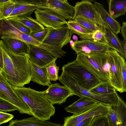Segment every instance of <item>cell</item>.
I'll use <instances>...</instances> for the list:
<instances>
[{
    "label": "cell",
    "mask_w": 126,
    "mask_h": 126,
    "mask_svg": "<svg viewBox=\"0 0 126 126\" xmlns=\"http://www.w3.org/2000/svg\"><path fill=\"white\" fill-rule=\"evenodd\" d=\"M0 48L4 60L3 68L0 73L14 87H22L29 84L31 76L28 56L13 53L4 45L1 40Z\"/></svg>",
    "instance_id": "6da1fadb"
},
{
    "label": "cell",
    "mask_w": 126,
    "mask_h": 126,
    "mask_svg": "<svg viewBox=\"0 0 126 126\" xmlns=\"http://www.w3.org/2000/svg\"><path fill=\"white\" fill-rule=\"evenodd\" d=\"M94 117L90 118L78 122L74 126H89Z\"/></svg>",
    "instance_id": "f35d334b"
},
{
    "label": "cell",
    "mask_w": 126,
    "mask_h": 126,
    "mask_svg": "<svg viewBox=\"0 0 126 126\" xmlns=\"http://www.w3.org/2000/svg\"><path fill=\"white\" fill-rule=\"evenodd\" d=\"M43 92L45 96L53 105H60L65 102L68 97L74 95L67 86L56 83L52 84Z\"/></svg>",
    "instance_id": "7c38bea8"
},
{
    "label": "cell",
    "mask_w": 126,
    "mask_h": 126,
    "mask_svg": "<svg viewBox=\"0 0 126 126\" xmlns=\"http://www.w3.org/2000/svg\"><path fill=\"white\" fill-rule=\"evenodd\" d=\"M118 59L120 63L122 70L123 82L124 92H126V62L125 59L119 54Z\"/></svg>",
    "instance_id": "d590c367"
},
{
    "label": "cell",
    "mask_w": 126,
    "mask_h": 126,
    "mask_svg": "<svg viewBox=\"0 0 126 126\" xmlns=\"http://www.w3.org/2000/svg\"><path fill=\"white\" fill-rule=\"evenodd\" d=\"M18 14L19 10L18 9L15 4L14 8L7 18L17 16H18Z\"/></svg>",
    "instance_id": "ab89813d"
},
{
    "label": "cell",
    "mask_w": 126,
    "mask_h": 126,
    "mask_svg": "<svg viewBox=\"0 0 126 126\" xmlns=\"http://www.w3.org/2000/svg\"><path fill=\"white\" fill-rule=\"evenodd\" d=\"M37 0H15V5L19 10L17 16H31L34 11L39 8Z\"/></svg>",
    "instance_id": "cb8c5ba5"
},
{
    "label": "cell",
    "mask_w": 126,
    "mask_h": 126,
    "mask_svg": "<svg viewBox=\"0 0 126 126\" xmlns=\"http://www.w3.org/2000/svg\"><path fill=\"white\" fill-rule=\"evenodd\" d=\"M110 106L98 103L96 106L80 115L64 118L62 126H74L77 123L87 118L108 114Z\"/></svg>",
    "instance_id": "4fadbf2b"
},
{
    "label": "cell",
    "mask_w": 126,
    "mask_h": 126,
    "mask_svg": "<svg viewBox=\"0 0 126 126\" xmlns=\"http://www.w3.org/2000/svg\"><path fill=\"white\" fill-rule=\"evenodd\" d=\"M31 80L40 85L49 87L52 84L47 78L45 67H40L29 60Z\"/></svg>",
    "instance_id": "ffe728a7"
},
{
    "label": "cell",
    "mask_w": 126,
    "mask_h": 126,
    "mask_svg": "<svg viewBox=\"0 0 126 126\" xmlns=\"http://www.w3.org/2000/svg\"><path fill=\"white\" fill-rule=\"evenodd\" d=\"M62 70L72 77L79 86L89 90L102 81L76 59L64 65Z\"/></svg>",
    "instance_id": "5b68a950"
},
{
    "label": "cell",
    "mask_w": 126,
    "mask_h": 126,
    "mask_svg": "<svg viewBox=\"0 0 126 126\" xmlns=\"http://www.w3.org/2000/svg\"><path fill=\"white\" fill-rule=\"evenodd\" d=\"M15 0H8L4 3H0V19L4 20L7 18L14 8Z\"/></svg>",
    "instance_id": "f1b7e54d"
},
{
    "label": "cell",
    "mask_w": 126,
    "mask_h": 126,
    "mask_svg": "<svg viewBox=\"0 0 126 126\" xmlns=\"http://www.w3.org/2000/svg\"><path fill=\"white\" fill-rule=\"evenodd\" d=\"M66 25L70 32L79 36L81 40L92 38L94 33L86 29L76 21L70 20L67 21Z\"/></svg>",
    "instance_id": "4316f807"
},
{
    "label": "cell",
    "mask_w": 126,
    "mask_h": 126,
    "mask_svg": "<svg viewBox=\"0 0 126 126\" xmlns=\"http://www.w3.org/2000/svg\"><path fill=\"white\" fill-rule=\"evenodd\" d=\"M94 4L110 30L117 34L120 33L121 27L119 23L111 16L101 4L94 1Z\"/></svg>",
    "instance_id": "7402d4cb"
},
{
    "label": "cell",
    "mask_w": 126,
    "mask_h": 126,
    "mask_svg": "<svg viewBox=\"0 0 126 126\" xmlns=\"http://www.w3.org/2000/svg\"><path fill=\"white\" fill-rule=\"evenodd\" d=\"M39 8L49 11L63 19H72L74 15L75 7L67 0H37Z\"/></svg>",
    "instance_id": "ba28073f"
},
{
    "label": "cell",
    "mask_w": 126,
    "mask_h": 126,
    "mask_svg": "<svg viewBox=\"0 0 126 126\" xmlns=\"http://www.w3.org/2000/svg\"><path fill=\"white\" fill-rule=\"evenodd\" d=\"M29 60L41 67H45L57 58L47 50L39 47L30 45Z\"/></svg>",
    "instance_id": "2e32d148"
},
{
    "label": "cell",
    "mask_w": 126,
    "mask_h": 126,
    "mask_svg": "<svg viewBox=\"0 0 126 126\" xmlns=\"http://www.w3.org/2000/svg\"><path fill=\"white\" fill-rule=\"evenodd\" d=\"M60 124L41 120L32 116L22 119L11 120L8 126H61Z\"/></svg>",
    "instance_id": "44dd1931"
},
{
    "label": "cell",
    "mask_w": 126,
    "mask_h": 126,
    "mask_svg": "<svg viewBox=\"0 0 126 126\" xmlns=\"http://www.w3.org/2000/svg\"><path fill=\"white\" fill-rule=\"evenodd\" d=\"M55 60L45 66L48 79L50 81H55L58 79V73L59 67L57 65Z\"/></svg>",
    "instance_id": "4dcf8cb0"
},
{
    "label": "cell",
    "mask_w": 126,
    "mask_h": 126,
    "mask_svg": "<svg viewBox=\"0 0 126 126\" xmlns=\"http://www.w3.org/2000/svg\"><path fill=\"white\" fill-rule=\"evenodd\" d=\"M74 17L81 16L98 26L101 32L105 34L110 28L103 19L101 14L91 1L83 0L76 3Z\"/></svg>",
    "instance_id": "52a82bcc"
},
{
    "label": "cell",
    "mask_w": 126,
    "mask_h": 126,
    "mask_svg": "<svg viewBox=\"0 0 126 126\" xmlns=\"http://www.w3.org/2000/svg\"><path fill=\"white\" fill-rule=\"evenodd\" d=\"M92 38L96 42L108 46V43L105 34L100 30H98L94 33Z\"/></svg>",
    "instance_id": "e575fe53"
},
{
    "label": "cell",
    "mask_w": 126,
    "mask_h": 126,
    "mask_svg": "<svg viewBox=\"0 0 126 126\" xmlns=\"http://www.w3.org/2000/svg\"><path fill=\"white\" fill-rule=\"evenodd\" d=\"M6 19L14 20L20 22L28 28L31 33L41 32L45 28L31 16H16Z\"/></svg>",
    "instance_id": "603a6c76"
},
{
    "label": "cell",
    "mask_w": 126,
    "mask_h": 126,
    "mask_svg": "<svg viewBox=\"0 0 126 126\" xmlns=\"http://www.w3.org/2000/svg\"><path fill=\"white\" fill-rule=\"evenodd\" d=\"M50 29L45 28L41 32L31 33L30 35L33 38L41 43H42L49 34Z\"/></svg>",
    "instance_id": "d6a6232c"
},
{
    "label": "cell",
    "mask_w": 126,
    "mask_h": 126,
    "mask_svg": "<svg viewBox=\"0 0 126 126\" xmlns=\"http://www.w3.org/2000/svg\"><path fill=\"white\" fill-rule=\"evenodd\" d=\"M4 65V60L2 51L0 48V71L3 68Z\"/></svg>",
    "instance_id": "60d3db41"
},
{
    "label": "cell",
    "mask_w": 126,
    "mask_h": 126,
    "mask_svg": "<svg viewBox=\"0 0 126 126\" xmlns=\"http://www.w3.org/2000/svg\"><path fill=\"white\" fill-rule=\"evenodd\" d=\"M4 45L15 54L22 56L29 55L30 45L21 40L14 38L1 37Z\"/></svg>",
    "instance_id": "d6986e66"
},
{
    "label": "cell",
    "mask_w": 126,
    "mask_h": 126,
    "mask_svg": "<svg viewBox=\"0 0 126 126\" xmlns=\"http://www.w3.org/2000/svg\"><path fill=\"white\" fill-rule=\"evenodd\" d=\"M109 13L115 19L125 15L126 13V0H110L108 1Z\"/></svg>",
    "instance_id": "484cf974"
},
{
    "label": "cell",
    "mask_w": 126,
    "mask_h": 126,
    "mask_svg": "<svg viewBox=\"0 0 126 126\" xmlns=\"http://www.w3.org/2000/svg\"><path fill=\"white\" fill-rule=\"evenodd\" d=\"M72 20L91 32L94 33L99 30L101 31L98 26L81 16H79L74 17Z\"/></svg>",
    "instance_id": "f546056e"
},
{
    "label": "cell",
    "mask_w": 126,
    "mask_h": 126,
    "mask_svg": "<svg viewBox=\"0 0 126 126\" xmlns=\"http://www.w3.org/2000/svg\"><path fill=\"white\" fill-rule=\"evenodd\" d=\"M36 19L44 26L50 29L66 25V20L46 10L38 9L34 12Z\"/></svg>",
    "instance_id": "5bb4252c"
},
{
    "label": "cell",
    "mask_w": 126,
    "mask_h": 126,
    "mask_svg": "<svg viewBox=\"0 0 126 126\" xmlns=\"http://www.w3.org/2000/svg\"><path fill=\"white\" fill-rule=\"evenodd\" d=\"M69 43H70V45L71 47H73L74 46L75 44L74 42L72 40H71L69 41Z\"/></svg>",
    "instance_id": "7bdbcfd3"
},
{
    "label": "cell",
    "mask_w": 126,
    "mask_h": 126,
    "mask_svg": "<svg viewBox=\"0 0 126 126\" xmlns=\"http://www.w3.org/2000/svg\"><path fill=\"white\" fill-rule=\"evenodd\" d=\"M8 0H0V3H4Z\"/></svg>",
    "instance_id": "f6af8a7d"
},
{
    "label": "cell",
    "mask_w": 126,
    "mask_h": 126,
    "mask_svg": "<svg viewBox=\"0 0 126 126\" xmlns=\"http://www.w3.org/2000/svg\"><path fill=\"white\" fill-rule=\"evenodd\" d=\"M89 126H111L108 114L94 117Z\"/></svg>",
    "instance_id": "1f68e13d"
},
{
    "label": "cell",
    "mask_w": 126,
    "mask_h": 126,
    "mask_svg": "<svg viewBox=\"0 0 126 126\" xmlns=\"http://www.w3.org/2000/svg\"><path fill=\"white\" fill-rule=\"evenodd\" d=\"M72 34L67 25H64L50 29L49 34L42 43L50 45L55 56L57 58H62L66 53L62 48L69 43Z\"/></svg>",
    "instance_id": "8992f818"
},
{
    "label": "cell",
    "mask_w": 126,
    "mask_h": 126,
    "mask_svg": "<svg viewBox=\"0 0 126 126\" xmlns=\"http://www.w3.org/2000/svg\"><path fill=\"white\" fill-rule=\"evenodd\" d=\"M58 80L64 85L68 87L74 95L80 97L85 96L106 105L115 106L118 104V95L117 92L108 94H97L79 86L70 76L62 72Z\"/></svg>",
    "instance_id": "277c9868"
},
{
    "label": "cell",
    "mask_w": 126,
    "mask_h": 126,
    "mask_svg": "<svg viewBox=\"0 0 126 126\" xmlns=\"http://www.w3.org/2000/svg\"><path fill=\"white\" fill-rule=\"evenodd\" d=\"M1 37L15 39L28 44L40 47L42 43L35 40L30 35L23 33L13 27L7 20H0Z\"/></svg>",
    "instance_id": "8fae6325"
},
{
    "label": "cell",
    "mask_w": 126,
    "mask_h": 126,
    "mask_svg": "<svg viewBox=\"0 0 126 126\" xmlns=\"http://www.w3.org/2000/svg\"><path fill=\"white\" fill-rule=\"evenodd\" d=\"M98 103L88 97L83 96L77 101L65 108L67 112L76 116L81 114L96 106Z\"/></svg>",
    "instance_id": "ac0fdd59"
},
{
    "label": "cell",
    "mask_w": 126,
    "mask_h": 126,
    "mask_svg": "<svg viewBox=\"0 0 126 126\" xmlns=\"http://www.w3.org/2000/svg\"><path fill=\"white\" fill-rule=\"evenodd\" d=\"M5 20L8 21L13 27L21 32L29 35L31 33L30 30L28 28L20 22L11 19Z\"/></svg>",
    "instance_id": "8d00e7d4"
},
{
    "label": "cell",
    "mask_w": 126,
    "mask_h": 126,
    "mask_svg": "<svg viewBox=\"0 0 126 126\" xmlns=\"http://www.w3.org/2000/svg\"><path fill=\"white\" fill-rule=\"evenodd\" d=\"M0 98L14 105L20 113L32 115L31 110L28 105L17 94L13 86L0 73Z\"/></svg>",
    "instance_id": "9c48e42d"
},
{
    "label": "cell",
    "mask_w": 126,
    "mask_h": 126,
    "mask_svg": "<svg viewBox=\"0 0 126 126\" xmlns=\"http://www.w3.org/2000/svg\"><path fill=\"white\" fill-rule=\"evenodd\" d=\"M108 52L80 53L76 59L101 81H110V65Z\"/></svg>",
    "instance_id": "3957f363"
},
{
    "label": "cell",
    "mask_w": 126,
    "mask_h": 126,
    "mask_svg": "<svg viewBox=\"0 0 126 126\" xmlns=\"http://www.w3.org/2000/svg\"><path fill=\"white\" fill-rule=\"evenodd\" d=\"M74 42L75 45L71 48L77 54L80 53L89 54L94 52H107L110 49L107 46L96 42L92 38Z\"/></svg>",
    "instance_id": "e0dca14e"
},
{
    "label": "cell",
    "mask_w": 126,
    "mask_h": 126,
    "mask_svg": "<svg viewBox=\"0 0 126 126\" xmlns=\"http://www.w3.org/2000/svg\"><path fill=\"white\" fill-rule=\"evenodd\" d=\"M105 36L108 43V47L116 51L126 58L123 42L119 39L117 34L110 30H107Z\"/></svg>",
    "instance_id": "d4e9b609"
},
{
    "label": "cell",
    "mask_w": 126,
    "mask_h": 126,
    "mask_svg": "<svg viewBox=\"0 0 126 126\" xmlns=\"http://www.w3.org/2000/svg\"><path fill=\"white\" fill-rule=\"evenodd\" d=\"M90 91L97 94H108L113 93L116 91L109 81H102Z\"/></svg>",
    "instance_id": "83f0119b"
},
{
    "label": "cell",
    "mask_w": 126,
    "mask_h": 126,
    "mask_svg": "<svg viewBox=\"0 0 126 126\" xmlns=\"http://www.w3.org/2000/svg\"><path fill=\"white\" fill-rule=\"evenodd\" d=\"M118 105L110 106L108 113L111 126H126V103L119 95Z\"/></svg>",
    "instance_id": "9a60e30c"
},
{
    "label": "cell",
    "mask_w": 126,
    "mask_h": 126,
    "mask_svg": "<svg viewBox=\"0 0 126 126\" xmlns=\"http://www.w3.org/2000/svg\"><path fill=\"white\" fill-rule=\"evenodd\" d=\"M0 110L4 112L18 110L14 105L10 102L0 98Z\"/></svg>",
    "instance_id": "836d02e7"
},
{
    "label": "cell",
    "mask_w": 126,
    "mask_h": 126,
    "mask_svg": "<svg viewBox=\"0 0 126 126\" xmlns=\"http://www.w3.org/2000/svg\"><path fill=\"white\" fill-rule=\"evenodd\" d=\"M13 87L28 105L33 116L41 120L46 121L54 115L55 108L45 96L43 91H37L30 87Z\"/></svg>",
    "instance_id": "7a4b0ae2"
},
{
    "label": "cell",
    "mask_w": 126,
    "mask_h": 126,
    "mask_svg": "<svg viewBox=\"0 0 126 126\" xmlns=\"http://www.w3.org/2000/svg\"><path fill=\"white\" fill-rule=\"evenodd\" d=\"M110 65V81L116 91L124 92L123 82L121 65L118 59L119 53L110 48L108 51Z\"/></svg>",
    "instance_id": "30bf717a"
},
{
    "label": "cell",
    "mask_w": 126,
    "mask_h": 126,
    "mask_svg": "<svg viewBox=\"0 0 126 126\" xmlns=\"http://www.w3.org/2000/svg\"><path fill=\"white\" fill-rule=\"evenodd\" d=\"M123 47L126 57L125 59H126V42L123 43Z\"/></svg>",
    "instance_id": "b9f144b4"
},
{
    "label": "cell",
    "mask_w": 126,
    "mask_h": 126,
    "mask_svg": "<svg viewBox=\"0 0 126 126\" xmlns=\"http://www.w3.org/2000/svg\"><path fill=\"white\" fill-rule=\"evenodd\" d=\"M14 117L13 115L5 112L0 111V125L8 122Z\"/></svg>",
    "instance_id": "74e56055"
},
{
    "label": "cell",
    "mask_w": 126,
    "mask_h": 126,
    "mask_svg": "<svg viewBox=\"0 0 126 126\" xmlns=\"http://www.w3.org/2000/svg\"><path fill=\"white\" fill-rule=\"evenodd\" d=\"M72 38L75 41H78V37L76 35H73Z\"/></svg>",
    "instance_id": "ee69618b"
}]
</instances>
